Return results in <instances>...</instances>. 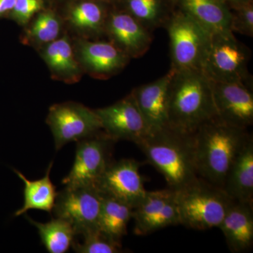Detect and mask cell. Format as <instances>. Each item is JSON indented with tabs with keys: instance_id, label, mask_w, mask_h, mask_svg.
Returning a JSON list of instances; mask_svg holds the SVG:
<instances>
[{
	"instance_id": "obj_22",
	"label": "cell",
	"mask_w": 253,
	"mask_h": 253,
	"mask_svg": "<svg viewBox=\"0 0 253 253\" xmlns=\"http://www.w3.org/2000/svg\"><path fill=\"white\" fill-rule=\"evenodd\" d=\"M28 221L36 226L41 236L42 244L49 253L68 252L77 235L72 225L61 218H52L46 223L38 222L26 215Z\"/></svg>"
},
{
	"instance_id": "obj_16",
	"label": "cell",
	"mask_w": 253,
	"mask_h": 253,
	"mask_svg": "<svg viewBox=\"0 0 253 253\" xmlns=\"http://www.w3.org/2000/svg\"><path fill=\"white\" fill-rule=\"evenodd\" d=\"M222 189L232 200L253 201V139H249L239 150L231 163Z\"/></svg>"
},
{
	"instance_id": "obj_27",
	"label": "cell",
	"mask_w": 253,
	"mask_h": 253,
	"mask_svg": "<svg viewBox=\"0 0 253 253\" xmlns=\"http://www.w3.org/2000/svg\"><path fill=\"white\" fill-rule=\"evenodd\" d=\"M231 11V30L244 36H253V0L240 1L228 6Z\"/></svg>"
},
{
	"instance_id": "obj_21",
	"label": "cell",
	"mask_w": 253,
	"mask_h": 253,
	"mask_svg": "<svg viewBox=\"0 0 253 253\" xmlns=\"http://www.w3.org/2000/svg\"><path fill=\"white\" fill-rule=\"evenodd\" d=\"M126 10L153 32L165 28L175 8L169 0H124Z\"/></svg>"
},
{
	"instance_id": "obj_17",
	"label": "cell",
	"mask_w": 253,
	"mask_h": 253,
	"mask_svg": "<svg viewBox=\"0 0 253 253\" xmlns=\"http://www.w3.org/2000/svg\"><path fill=\"white\" fill-rule=\"evenodd\" d=\"M176 8L194 18L211 34L232 32L230 9L219 0H179Z\"/></svg>"
},
{
	"instance_id": "obj_33",
	"label": "cell",
	"mask_w": 253,
	"mask_h": 253,
	"mask_svg": "<svg viewBox=\"0 0 253 253\" xmlns=\"http://www.w3.org/2000/svg\"><path fill=\"white\" fill-rule=\"evenodd\" d=\"M179 0H169L171 4H172V6H174V8H176V5H177L178 2H179Z\"/></svg>"
},
{
	"instance_id": "obj_24",
	"label": "cell",
	"mask_w": 253,
	"mask_h": 253,
	"mask_svg": "<svg viewBox=\"0 0 253 253\" xmlns=\"http://www.w3.org/2000/svg\"><path fill=\"white\" fill-rule=\"evenodd\" d=\"M44 59L49 67L61 73H73L78 70L77 61L66 38L51 42L44 51Z\"/></svg>"
},
{
	"instance_id": "obj_1",
	"label": "cell",
	"mask_w": 253,
	"mask_h": 253,
	"mask_svg": "<svg viewBox=\"0 0 253 253\" xmlns=\"http://www.w3.org/2000/svg\"><path fill=\"white\" fill-rule=\"evenodd\" d=\"M216 117L212 81L201 70L173 71L168 96L169 127L192 134Z\"/></svg>"
},
{
	"instance_id": "obj_9",
	"label": "cell",
	"mask_w": 253,
	"mask_h": 253,
	"mask_svg": "<svg viewBox=\"0 0 253 253\" xmlns=\"http://www.w3.org/2000/svg\"><path fill=\"white\" fill-rule=\"evenodd\" d=\"M46 123L52 131L56 151L68 143L78 142L102 129L95 111L76 103L51 106Z\"/></svg>"
},
{
	"instance_id": "obj_12",
	"label": "cell",
	"mask_w": 253,
	"mask_h": 253,
	"mask_svg": "<svg viewBox=\"0 0 253 253\" xmlns=\"http://www.w3.org/2000/svg\"><path fill=\"white\" fill-rule=\"evenodd\" d=\"M217 118L231 126L247 129L253 123V86L243 83L212 82Z\"/></svg>"
},
{
	"instance_id": "obj_19",
	"label": "cell",
	"mask_w": 253,
	"mask_h": 253,
	"mask_svg": "<svg viewBox=\"0 0 253 253\" xmlns=\"http://www.w3.org/2000/svg\"><path fill=\"white\" fill-rule=\"evenodd\" d=\"M53 162L49 163L45 174L41 179L31 181L28 179L20 171L14 169V172L24 184L22 207L15 212V217L22 215L30 210H39L49 213L52 212L56 202L57 191L56 186L50 179V172Z\"/></svg>"
},
{
	"instance_id": "obj_11",
	"label": "cell",
	"mask_w": 253,
	"mask_h": 253,
	"mask_svg": "<svg viewBox=\"0 0 253 253\" xmlns=\"http://www.w3.org/2000/svg\"><path fill=\"white\" fill-rule=\"evenodd\" d=\"M141 164L134 159L111 161L100 177L96 188L129 204L134 208L144 197L146 191L139 169Z\"/></svg>"
},
{
	"instance_id": "obj_34",
	"label": "cell",
	"mask_w": 253,
	"mask_h": 253,
	"mask_svg": "<svg viewBox=\"0 0 253 253\" xmlns=\"http://www.w3.org/2000/svg\"><path fill=\"white\" fill-rule=\"evenodd\" d=\"M101 1H112V0H101Z\"/></svg>"
},
{
	"instance_id": "obj_5",
	"label": "cell",
	"mask_w": 253,
	"mask_h": 253,
	"mask_svg": "<svg viewBox=\"0 0 253 253\" xmlns=\"http://www.w3.org/2000/svg\"><path fill=\"white\" fill-rule=\"evenodd\" d=\"M165 28L170 44V69L175 72L202 71L212 34L178 9L174 10Z\"/></svg>"
},
{
	"instance_id": "obj_13",
	"label": "cell",
	"mask_w": 253,
	"mask_h": 253,
	"mask_svg": "<svg viewBox=\"0 0 253 253\" xmlns=\"http://www.w3.org/2000/svg\"><path fill=\"white\" fill-rule=\"evenodd\" d=\"M172 70L158 80L135 88L133 97L144 118L149 134L169 127L168 96Z\"/></svg>"
},
{
	"instance_id": "obj_18",
	"label": "cell",
	"mask_w": 253,
	"mask_h": 253,
	"mask_svg": "<svg viewBox=\"0 0 253 253\" xmlns=\"http://www.w3.org/2000/svg\"><path fill=\"white\" fill-rule=\"evenodd\" d=\"M82 61L91 72L99 77H109L127 63L129 56L113 42L83 43Z\"/></svg>"
},
{
	"instance_id": "obj_3",
	"label": "cell",
	"mask_w": 253,
	"mask_h": 253,
	"mask_svg": "<svg viewBox=\"0 0 253 253\" xmlns=\"http://www.w3.org/2000/svg\"><path fill=\"white\" fill-rule=\"evenodd\" d=\"M136 145L148 162L164 176L169 189H180L199 177L193 134L167 127L148 134Z\"/></svg>"
},
{
	"instance_id": "obj_6",
	"label": "cell",
	"mask_w": 253,
	"mask_h": 253,
	"mask_svg": "<svg viewBox=\"0 0 253 253\" xmlns=\"http://www.w3.org/2000/svg\"><path fill=\"white\" fill-rule=\"evenodd\" d=\"M251 58V49L238 41L234 33H214L211 36L202 71L212 82L253 86L248 68Z\"/></svg>"
},
{
	"instance_id": "obj_25",
	"label": "cell",
	"mask_w": 253,
	"mask_h": 253,
	"mask_svg": "<svg viewBox=\"0 0 253 253\" xmlns=\"http://www.w3.org/2000/svg\"><path fill=\"white\" fill-rule=\"evenodd\" d=\"M70 19L73 26L88 31L100 32L106 27L104 8L93 1H84L75 6Z\"/></svg>"
},
{
	"instance_id": "obj_29",
	"label": "cell",
	"mask_w": 253,
	"mask_h": 253,
	"mask_svg": "<svg viewBox=\"0 0 253 253\" xmlns=\"http://www.w3.org/2000/svg\"><path fill=\"white\" fill-rule=\"evenodd\" d=\"M175 194L168 201L160 214L153 221L150 226L149 234L167 226L180 224V218L176 205Z\"/></svg>"
},
{
	"instance_id": "obj_20",
	"label": "cell",
	"mask_w": 253,
	"mask_h": 253,
	"mask_svg": "<svg viewBox=\"0 0 253 253\" xmlns=\"http://www.w3.org/2000/svg\"><path fill=\"white\" fill-rule=\"evenodd\" d=\"M99 229L114 241L121 243L126 234L128 223L132 219L133 208L116 198L102 194Z\"/></svg>"
},
{
	"instance_id": "obj_15",
	"label": "cell",
	"mask_w": 253,
	"mask_h": 253,
	"mask_svg": "<svg viewBox=\"0 0 253 253\" xmlns=\"http://www.w3.org/2000/svg\"><path fill=\"white\" fill-rule=\"evenodd\" d=\"M231 252L242 253L253 244V201L232 200L218 226Z\"/></svg>"
},
{
	"instance_id": "obj_31",
	"label": "cell",
	"mask_w": 253,
	"mask_h": 253,
	"mask_svg": "<svg viewBox=\"0 0 253 253\" xmlns=\"http://www.w3.org/2000/svg\"><path fill=\"white\" fill-rule=\"evenodd\" d=\"M16 0H0V16L14 8Z\"/></svg>"
},
{
	"instance_id": "obj_14",
	"label": "cell",
	"mask_w": 253,
	"mask_h": 253,
	"mask_svg": "<svg viewBox=\"0 0 253 253\" xmlns=\"http://www.w3.org/2000/svg\"><path fill=\"white\" fill-rule=\"evenodd\" d=\"M105 29L113 44L129 58L141 57L152 43V32L126 11L111 13L106 19Z\"/></svg>"
},
{
	"instance_id": "obj_8",
	"label": "cell",
	"mask_w": 253,
	"mask_h": 253,
	"mask_svg": "<svg viewBox=\"0 0 253 253\" xmlns=\"http://www.w3.org/2000/svg\"><path fill=\"white\" fill-rule=\"evenodd\" d=\"M106 133L98 132L78 141L73 167L62 184L69 187L94 186L112 161L111 154L116 142Z\"/></svg>"
},
{
	"instance_id": "obj_4",
	"label": "cell",
	"mask_w": 253,
	"mask_h": 253,
	"mask_svg": "<svg viewBox=\"0 0 253 253\" xmlns=\"http://www.w3.org/2000/svg\"><path fill=\"white\" fill-rule=\"evenodd\" d=\"M180 224L196 230L217 227L232 199L202 178L175 191Z\"/></svg>"
},
{
	"instance_id": "obj_30",
	"label": "cell",
	"mask_w": 253,
	"mask_h": 253,
	"mask_svg": "<svg viewBox=\"0 0 253 253\" xmlns=\"http://www.w3.org/2000/svg\"><path fill=\"white\" fill-rule=\"evenodd\" d=\"M42 8L41 0H16L13 8V17L25 24Z\"/></svg>"
},
{
	"instance_id": "obj_26",
	"label": "cell",
	"mask_w": 253,
	"mask_h": 253,
	"mask_svg": "<svg viewBox=\"0 0 253 253\" xmlns=\"http://www.w3.org/2000/svg\"><path fill=\"white\" fill-rule=\"evenodd\" d=\"M83 243H73L72 248L78 253H118L122 252L121 243L114 241L102 231L97 230L83 236Z\"/></svg>"
},
{
	"instance_id": "obj_28",
	"label": "cell",
	"mask_w": 253,
	"mask_h": 253,
	"mask_svg": "<svg viewBox=\"0 0 253 253\" xmlns=\"http://www.w3.org/2000/svg\"><path fill=\"white\" fill-rule=\"evenodd\" d=\"M60 23L51 12H44L37 18L30 31L31 36L42 42L54 41L59 36Z\"/></svg>"
},
{
	"instance_id": "obj_2",
	"label": "cell",
	"mask_w": 253,
	"mask_h": 253,
	"mask_svg": "<svg viewBox=\"0 0 253 253\" xmlns=\"http://www.w3.org/2000/svg\"><path fill=\"white\" fill-rule=\"evenodd\" d=\"M251 134L219 118L208 121L193 134L195 162L199 177L222 189L231 163Z\"/></svg>"
},
{
	"instance_id": "obj_32",
	"label": "cell",
	"mask_w": 253,
	"mask_h": 253,
	"mask_svg": "<svg viewBox=\"0 0 253 253\" xmlns=\"http://www.w3.org/2000/svg\"><path fill=\"white\" fill-rule=\"evenodd\" d=\"M219 1L229 6V5L235 4V3L240 2V1H246V0H219Z\"/></svg>"
},
{
	"instance_id": "obj_7",
	"label": "cell",
	"mask_w": 253,
	"mask_h": 253,
	"mask_svg": "<svg viewBox=\"0 0 253 253\" xmlns=\"http://www.w3.org/2000/svg\"><path fill=\"white\" fill-rule=\"evenodd\" d=\"M101 192L94 186H65L58 193L52 212L84 236L99 229Z\"/></svg>"
},
{
	"instance_id": "obj_23",
	"label": "cell",
	"mask_w": 253,
	"mask_h": 253,
	"mask_svg": "<svg viewBox=\"0 0 253 253\" xmlns=\"http://www.w3.org/2000/svg\"><path fill=\"white\" fill-rule=\"evenodd\" d=\"M175 194V190L166 189L160 191H146L139 204L133 208L136 235H146L149 228L163 208Z\"/></svg>"
},
{
	"instance_id": "obj_10",
	"label": "cell",
	"mask_w": 253,
	"mask_h": 253,
	"mask_svg": "<svg viewBox=\"0 0 253 253\" xmlns=\"http://www.w3.org/2000/svg\"><path fill=\"white\" fill-rule=\"evenodd\" d=\"M104 132L115 141L136 144L149 134L144 118L131 93L116 104L95 110Z\"/></svg>"
}]
</instances>
